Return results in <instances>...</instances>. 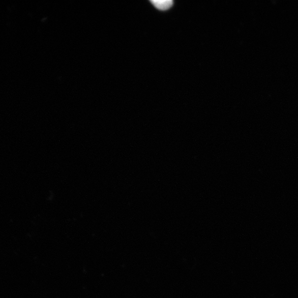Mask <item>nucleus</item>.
Returning a JSON list of instances; mask_svg holds the SVG:
<instances>
[{
    "instance_id": "obj_1",
    "label": "nucleus",
    "mask_w": 298,
    "mask_h": 298,
    "mask_svg": "<svg viewBox=\"0 0 298 298\" xmlns=\"http://www.w3.org/2000/svg\"><path fill=\"white\" fill-rule=\"evenodd\" d=\"M151 3L155 8L161 11H165L170 9L173 4L172 0H152Z\"/></svg>"
}]
</instances>
